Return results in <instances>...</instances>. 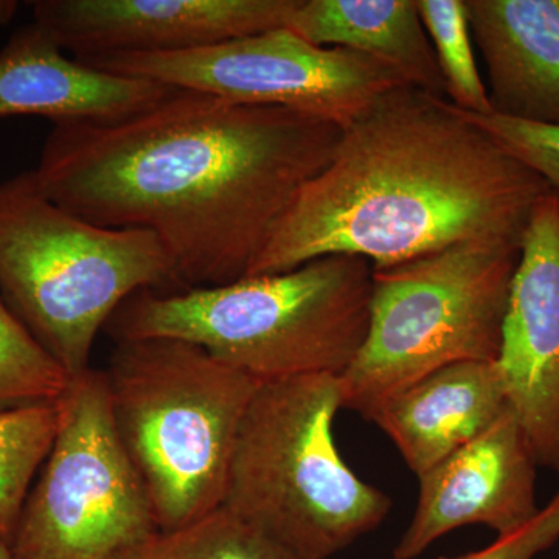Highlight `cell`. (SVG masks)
<instances>
[{"instance_id": "cell-9", "label": "cell", "mask_w": 559, "mask_h": 559, "mask_svg": "<svg viewBox=\"0 0 559 559\" xmlns=\"http://www.w3.org/2000/svg\"><path fill=\"white\" fill-rule=\"evenodd\" d=\"M81 62L234 103L300 110L341 130L390 92L411 86L399 70L377 58L314 46L286 27L179 53L116 55Z\"/></svg>"}, {"instance_id": "cell-21", "label": "cell", "mask_w": 559, "mask_h": 559, "mask_svg": "<svg viewBox=\"0 0 559 559\" xmlns=\"http://www.w3.org/2000/svg\"><path fill=\"white\" fill-rule=\"evenodd\" d=\"M455 109L471 123L491 135L511 156L538 173L550 189L559 194V127L527 123L498 114L476 116L457 106Z\"/></svg>"}, {"instance_id": "cell-11", "label": "cell", "mask_w": 559, "mask_h": 559, "mask_svg": "<svg viewBox=\"0 0 559 559\" xmlns=\"http://www.w3.org/2000/svg\"><path fill=\"white\" fill-rule=\"evenodd\" d=\"M498 366L536 462L559 473V194L530 215L511 282Z\"/></svg>"}, {"instance_id": "cell-2", "label": "cell", "mask_w": 559, "mask_h": 559, "mask_svg": "<svg viewBox=\"0 0 559 559\" xmlns=\"http://www.w3.org/2000/svg\"><path fill=\"white\" fill-rule=\"evenodd\" d=\"M550 190L447 98L400 87L342 130L333 159L297 194L248 277L336 253L389 267L459 242L521 245Z\"/></svg>"}, {"instance_id": "cell-15", "label": "cell", "mask_w": 559, "mask_h": 559, "mask_svg": "<svg viewBox=\"0 0 559 559\" xmlns=\"http://www.w3.org/2000/svg\"><path fill=\"white\" fill-rule=\"evenodd\" d=\"M492 114L559 127V0H465Z\"/></svg>"}, {"instance_id": "cell-22", "label": "cell", "mask_w": 559, "mask_h": 559, "mask_svg": "<svg viewBox=\"0 0 559 559\" xmlns=\"http://www.w3.org/2000/svg\"><path fill=\"white\" fill-rule=\"evenodd\" d=\"M559 539V491L518 532L498 536L485 549L440 559H535Z\"/></svg>"}, {"instance_id": "cell-3", "label": "cell", "mask_w": 559, "mask_h": 559, "mask_svg": "<svg viewBox=\"0 0 559 559\" xmlns=\"http://www.w3.org/2000/svg\"><path fill=\"white\" fill-rule=\"evenodd\" d=\"M371 293L373 264L336 253L213 288L139 290L105 330L116 342H191L260 384L341 377L366 341Z\"/></svg>"}, {"instance_id": "cell-24", "label": "cell", "mask_w": 559, "mask_h": 559, "mask_svg": "<svg viewBox=\"0 0 559 559\" xmlns=\"http://www.w3.org/2000/svg\"><path fill=\"white\" fill-rule=\"evenodd\" d=\"M0 559H13V557H11L10 547L0 546Z\"/></svg>"}, {"instance_id": "cell-18", "label": "cell", "mask_w": 559, "mask_h": 559, "mask_svg": "<svg viewBox=\"0 0 559 559\" xmlns=\"http://www.w3.org/2000/svg\"><path fill=\"white\" fill-rule=\"evenodd\" d=\"M116 559H305L224 507L171 530H156Z\"/></svg>"}, {"instance_id": "cell-20", "label": "cell", "mask_w": 559, "mask_h": 559, "mask_svg": "<svg viewBox=\"0 0 559 559\" xmlns=\"http://www.w3.org/2000/svg\"><path fill=\"white\" fill-rule=\"evenodd\" d=\"M70 377L0 297V411L61 400Z\"/></svg>"}, {"instance_id": "cell-12", "label": "cell", "mask_w": 559, "mask_h": 559, "mask_svg": "<svg viewBox=\"0 0 559 559\" xmlns=\"http://www.w3.org/2000/svg\"><path fill=\"white\" fill-rule=\"evenodd\" d=\"M535 454L511 407L477 439L418 476V500L395 559H415L441 536L485 525L498 536L528 524L536 503Z\"/></svg>"}, {"instance_id": "cell-8", "label": "cell", "mask_w": 559, "mask_h": 559, "mask_svg": "<svg viewBox=\"0 0 559 559\" xmlns=\"http://www.w3.org/2000/svg\"><path fill=\"white\" fill-rule=\"evenodd\" d=\"M61 421L10 543L13 559H116L159 530L121 447L105 371L70 378Z\"/></svg>"}, {"instance_id": "cell-19", "label": "cell", "mask_w": 559, "mask_h": 559, "mask_svg": "<svg viewBox=\"0 0 559 559\" xmlns=\"http://www.w3.org/2000/svg\"><path fill=\"white\" fill-rule=\"evenodd\" d=\"M415 3L439 61L447 100L476 116L492 114L487 84L474 55L465 0H415Z\"/></svg>"}, {"instance_id": "cell-23", "label": "cell", "mask_w": 559, "mask_h": 559, "mask_svg": "<svg viewBox=\"0 0 559 559\" xmlns=\"http://www.w3.org/2000/svg\"><path fill=\"white\" fill-rule=\"evenodd\" d=\"M21 10V2L16 0H0V25H9Z\"/></svg>"}, {"instance_id": "cell-6", "label": "cell", "mask_w": 559, "mask_h": 559, "mask_svg": "<svg viewBox=\"0 0 559 559\" xmlns=\"http://www.w3.org/2000/svg\"><path fill=\"white\" fill-rule=\"evenodd\" d=\"M340 377L260 384L242 418L221 507L305 559L380 527L392 499L353 473L334 440Z\"/></svg>"}, {"instance_id": "cell-13", "label": "cell", "mask_w": 559, "mask_h": 559, "mask_svg": "<svg viewBox=\"0 0 559 559\" xmlns=\"http://www.w3.org/2000/svg\"><path fill=\"white\" fill-rule=\"evenodd\" d=\"M173 90L70 58L35 22L17 28L0 50V119L116 121L150 108Z\"/></svg>"}, {"instance_id": "cell-16", "label": "cell", "mask_w": 559, "mask_h": 559, "mask_svg": "<svg viewBox=\"0 0 559 559\" xmlns=\"http://www.w3.org/2000/svg\"><path fill=\"white\" fill-rule=\"evenodd\" d=\"M286 28L314 46L377 58L399 70L411 86L447 98L415 0H299Z\"/></svg>"}, {"instance_id": "cell-17", "label": "cell", "mask_w": 559, "mask_h": 559, "mask_svg": "<svg viewBox=\"0 0 559 559\" xmlns=\"http://www.w3.org/2000/svg\"><path fill=\"white\" fill-rule=\"evenodd\" d=\"M60 421V400L0 411V546L10 547Z\"/></svg>"}, {"instance_id": "cell-14", "label": "cell", "mask_w": 559, "mask_h": 559, "mask_svg": "<svg viewBox=\"0 0 559 559\" xmlns=\"http://www.w3.org/2000/svg\"><path fill=\"white\" fill-rule=\"evenodd\" d=\"M498 362H457L392 393L366 419L419 476L477 439L509 407Z\"/></svg>"}, {"instance_id": "cell-5", "label": "cell", "mask_w": 559, "mask_h": 559, "mask_svg": "<svg viewBox=\"0 0 559 559\" xmlns=\"http://www.w3.org/2000/svg\"><path fill=\"white\" fill-rule=\"evenodd\" d=\"M105 371L114 428L159 530L218 509L260 382L191 342H116Z\"/></svg>"}, {"instance_id": "cell-1", "label": "cell", "mask_w": 559, "mask_h": 559, "mask_svg": "<svg viewBox=\"0 0 559 559\" xmlns=\"http://www.w3.org/2000/svg\"><path fill=\"white\" fill-rule=\"evenodd\" d=\"M341 135L300 110L175 87L124 119L53 123L33 173L73 215L156 235L180 290L213 288L248 277Z\"/></svg>"}, {"instance_id": "cell-7", "label": "cell", "mask_w": 559, "mask_h": 559, "mask_svg": "<svg viewBox=\"0 0 559 559\" xmlns=\"http://www.w3.org/2000/svg\"><path fill=\"white\" fill-rule=\"evenodd\" d=\"M521 245L459 242L373 267L370 323L341 374L342 409L364 418L392 393L457 362H498Z\"/></svg>"}, {"instance_id": "cell-4", "label": "cell", "mask_w": 559, "mask_h": 559, "mask_svg": "<svg viewBox=\"0 0 559 559\" xmlns=\"http://www.w3.org/2000/svg\"><path fill=\"white\" fill-rule=\"evenodd\" d=\"M180 290L156 235L109 229L44 194L33 170L0 182V297L70 378L139 290Z\"/></svg>"}, {"instance_id": "cell-10", "label": "cell", "mask_w": 559, "mask_h": 559, "mask_svg": "<svg viewBox=\"0 0 559 559\" xmlns=\"http://www.w3.org/2000/svg\"><path fill=\"white\" fill-rule=\"evenodd\" d=\"M299 0H36L33 22L79 61L179 53L288 27Z\"/></svg>"}]
</instances>
